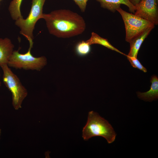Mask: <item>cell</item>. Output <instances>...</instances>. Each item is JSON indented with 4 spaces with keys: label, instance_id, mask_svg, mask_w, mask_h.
<instances>
[{
    "label": "cell",
    "instance_id": "obj_1",
    "mask_svg": "<svg viewBox=\"0 0 158 158\" xmlns=\"http://www.w3.org/2000/svg\"><path fill=\"white\" fill-rule=\"evenodd\" d=\"M42 18L45 20L49 33L59 38H68L79 35L86 28L83 18L69 10H57L43 13Z\"/></svg>",
    "mask_w": 158,
    "mask_h": 158
},
{
    "label": "cell",
    "instance_id": "obj_2",
    "mask_svg": "<svg viewBox=\"0 0 158 158\" xmlns=\"http://www.w3.org/2000/svg\"><path fill=\"white\" fill-rule=\"evenodd\" d=\"M116 133L108 121L93 111L88 113L87 123L83 130L82 137L85 140L97 136H102L109 144L115 140Z\"/></svg>",
    "mask_w": 158,
    "mask_h": 158
},
{
    "label": "cell",
    "instance_id": "obj_3",
    "mask_svg": "<svg viewBox=\"0 0 158 158\" xmlns=\"http://www.w3.org/2000/svg\"><path fill=\"white\" fill-rule=\"evenodd\" d=\"M46 0H32L31 7L28 17H23L16 20L15 25L20 29V33L24 36L29 42V47H33V34L35 26L37 21L42 18L43 6Z\"/></svg>",
    "mask_w": 158,
    "mask_h": 158
},
{
    "label": "cell",
    "instance_id": "obj_4",
    "mask_svg": "<svg viewBox=\"0 0 158 158\" xmlns=\"http://www.w3.org/2000/svg\"><path fill=\"white\" fill-rule=\"evenodd\" d=\"M1 67L3 71V82L12 94V106L15 110H18L22 107L23 101L28 95V91L7 64Z\"/></svg>",
    "mask_w": 158,
    "mask_h": 158
},
{
    "label": "cell",
    "instance_id": "obj_5",
    "mask_svg": "<svg viewBox=\"0 0 158 158\" xmlns=\"http://www.w3.org/2000/svg\"><path fill=\"white\" fill-rule=\"evenodd\" d=\"M32 48L29 47L28 51L24 54L19 53L18 50L14 51L8 66L16 69L40 71L46 65L47 59L44 56H34L31 53Z\"/></svg>",
    "mask_w": 158,
    "mask_h": 158
},
{
    "label": "cell",
    "instance_id": "obj_6",
    "mask_svg": "<svg viewBox=\"0 0 158 158\" xmlns=\"http://www.w3.org/2000/svg\"><path fill=\"white\" fill-rule=\"evenodd\" d=\"M121 15L126 30V41L128 42L147 28H154L150 22L135 14L129 13L121 7L116 10Z\"/></svg>",
    "mask_w": 158,
    "mask_h": 158
},
{
    "label": "cell",
    "instance_id": "obj_7",
    "mask_svg": "<svg viewBox=\"0 0 158 158\" xmlns=\"http://www.w3.org/2000/svg\"><path fill=\"white\" fill-rule=\"evenodd\" d=\"M158 1L140 0L135 6L134 14L152 23L158 24Z\"/></svg>",
    "mask_w": 158,
    "mask_h": 158
},
{
    "label": "cell",
    "instance_id": "obj_8",
    "mask_svg": "<svg viewBox=\"0 0 158 158\" xmlns=\"http://www.w3.org/2000/svg\"><path fill=\"white\" fill-rule=\"evenodd\" d=\"M99 2L101 7L106 9L114 13L116 10L120 7L121 4L127 6L129 11L134 13L135 6L133 5L129 0H96Z\"/></svg>",
    "mask_w": 158,
    "mask_h": 158
},
{
    "label": "cell",
    "instance_id": "obj_9",
    "mask_svg": "<svg viewBox=\"0 0 158 158\" xmlns=\"http://www.w3.org/2000/svg\"><path fill=\"white\" fill-rule=\"evenodd\" d=\"M14 46L8 38H0V66L7 64L14 51Z\"/></svg>",
    "mask_w": 158,
    "mask_h": 158
},
{
    "label": "cell",
    "instance_id": "obj_10",
    "mask_svg": "<svg viewBox=\"0 0 158 158\" xmlns=\"http://www.w3.org/2000/svg\"><path fill=\"white\" fill-rule=\"evenodd\" d=\"M154 28L150 27L147 28L130 42V49L127 56L137 58L138 51L141 44Z\"/></svg>",
    "mask_w": 158,
    "mask_h": 158
},
{
    "label": "cell",
    "instance_id": "obj_11",
    "mask_svg": "<svg viewBox=\"0 0 158 158\" xmlns=\"http://www.w3.org/2000/svg\"><path fill=\"white\" fill-rule=\"evenodd\" d=\"M151 85L150 90L145 92H138V97L146 101H151L158 98V78L156 75L151 77L150 80Z\"/></svg>",
    "mask_w": 158,
    "mask_h": 158
},
{
    "label": "cell",
    "instance_id": "obj_12",
    "mask_svg": "<svg viewBox=\"0 0 158 158\" xmlns=\"http://www.w3.org/2000/svg\"><path fill=\"white\" fill-rule=\"evenodd\" d=\"M86 41L90 45L94 44H99L120 54L126 55L112 46L107 39L101 37L94 32L92 33L90 38Z\"/></svg>",
    "mask_w": 158,
    "mask_h": 158
},
{
    "label": "cell",
    "instance_id": "obj_13",
    "mask_svg": "<svg viewBox=\"0 0 158 158\" xmlns=\"http://www.w3.org/2000/svg\"><path fill=\"white\" fill-rule=\"evenodd\" d=\"M23 0H12L8 7V10L12 19L16 20L23 17L20 12V6Z\"/></svg>",
    "mask_w": 158,
    "mask_h": 158
},
{
    "label": "cell",
    "instance_id": "obj_14",
    "mask_svg": "<svg viewBox=\"0 0 158 158\" xmlns=\"http://www.w3.org/2000/svg\"><path fill=\"white\" fill-rule=\"evenodd\" d=\"M75 50L78 56H86L90 52V45L86 41H82L80 42L76 45Z\"/></svg>",
    "mask_w": 158,
    "mask_h": 158
},
{
    "label": "cell",
    "instance_id": "obj_15",
    "mask_svg": "<svg viewBox=\"0 0 158 158\" xmlns=\"http://www.w3.org/2000/svg\"><path fill=\"white\" fill-rule=\"evenodd\" d=\"M126 56L131 65L133 67L137 68L145 73L147 72V69L142 65L137 58L129 56L127 55Z\"/></svg>",
    "mask_w": 158,
    "mask_h": 158
},
{
    "label": "cell",
    "instance_id": "obj_16",
    "mask_svg": "<svg viewBox=\"0 0 158 158\" xmlns=\"http://www.w3.org/2000/svg\"><path fill=\"white\" fill-rule=\"evenodd\" d=\"M78 6L81 11L84 12L85 11L88 0H73Z\"/></svg>",
    "mask_w": 158,
    "mask_h": 158
},
{
    "label": "cell",
    "instance_id": "obj_17",
    "mask_svg": "<svg viewBox=\"0 0 158 158\" xmlns=\"http://www.w3.org/2000/svg\"><path fill=\"white\" fill-rule=\"evenodd\" d=\"M140 0H129L130 2L134 6L138 4Z\"/></svg>",
    "mask_w": 158,
    "mask_h": 158
},
{
    "label": "cell",
    "instance_id": "obj_18",
    "mask_svg": "<svg viewBox=\"0 0 158 158\" xmlns=\"http://www.w3.org/2000/svg\"><path fill=\"white\" fill-rule=\"evenodd\" d=\"M1 129L0 128V139L1 136Z\"/></svg>",
    "mask_w": 158,
    "mask_h": 158
},
{
    "label": "cell",
    "instance_id": "obj_19",
    "mask_svg": "<svg viewBox=\"0 0 158 158\" xmlns=\"http://www.w3.org/2000/svg\"><path fill=\"white\" fill-rule=\"evenodd\" d=\"M0 76H1V74H0ZM1 82L0 80V87L1 86Z\"/></svg>",
    "mask_w": 158,
    "mask_h": 158
},
{
    "label": "cell",
    "instance_id": "obj_20",
    "mask_svg": "<svg viewBox=\"0 0 158 158\" xmlns=\"http://www.w3.org/2000/svg\"><path fill=\"white\" fill-rule=\"evenodd\" d=\"M2 0H0V1H1Z\"/></svg>",
    "mask_w": 158,
    "mask_h": 158
},
{
    "label": "cell",
    "instance_id": "obj_21",
    "mask_svg": "<svg viewBox=\"0 0 158 158\" xmlns=\"http://www.w3.org/2000/svg\"><path fill=\"white\" fill-rule=\"evenodd\" d=\"M157 1H158V0H157Z\"/></svg>",
    "mask_w": 158,
    "mask_h": 158
}]
</instances>
